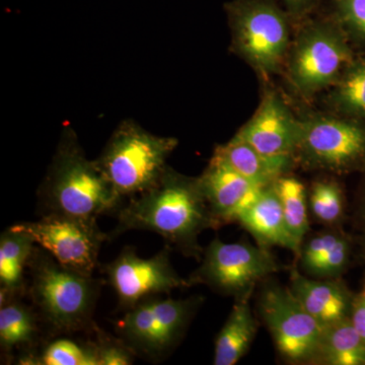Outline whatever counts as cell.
Instances as JSON below:
<instances>
[{
    "label": "cell",
    "instance_id": "1",
    "mask_svg": "<svg viewBox=\"0 0 365 365\" xmlns=\"http://www.w3.org/2000/svg\"><path fill=\"white\" fill-rule=\"evenodd\" d=\"M116 213L110 239L129 230L155 232L169 247L196 259L202 253L199 235L216 228L199 177L184 176L170 167L155 186L129 199Z\"/></svg>",
    "mask_w": 365,
    "mask_h": 365
},
{
    "label": "cell",
    "instance_id": "2",
    "mask_svg": "<svg viewBox=\"0 0 365 365\" xmlns=\"http://www.w3.org/2000/svg\"><path fill=\"white\" fill-rule=\"evenodd\" d=\"M38 197L43 215L60 213L88 220L116 213L123 201L97 160L86 157L69 127L62 132Z\"/></svg>",
    "mask_w": 365,
    "mask_h": 365
},
{
    "label": "cell",
    "instance_id": "3",
    "mask_svg": "<svg viewBox=\"0 0 365 365\" xmlns=\"http://www.w3.org/2000/svg\"><path fill=\"white\" fill-rule=\"evenodd\" d=\"M28 271L26 294L46 332L51 336L93 333L102 280L66 268L38 245Z\"/></svg>",
    "mask_w": 365,
    "mask_h": 365
},
{
    "label": "cell",
    "instance_id": "4",
    "mask_svg": "<svg viewBox=\"0 0 365 365\" xmlns=\"http://www.w3.org/2000/svg\"><path fill=\"white\" fill-rule=\"evenodd\" d=\"M178 144L175 137L155 135L127 119L118 125L97 162L118 195L133 198L157 184Z\"/></svg>",
    "mask_w": 365,
    "mask_h": 365
},
{
    "label": "cell",
    "instance_id": "5",
    "mask_svg": "<svg viewBox=\"0 0 365 365\" xmlns=\"http://www.w3.org/2000/svg\"><path fill=\"white\" fill-rule=\"evenodd\" d=\"M295 158L311 169L337 174L365 168V124L348 117L316 116L300 121Z\"/></svg>",
    "mask_w": 365,
    "mask_h": 365
},
{
    "label": "cell",
    "instance_id": "6",
    "mask_svg": "<svg viewBox=\"0 0 365 365\" xmlns=\"http://www.w3.org/2000/svg\"><path fill=\"white\" fill-rule=\"evenodd\" d=\"M234 51L256 71L271 73L287 58L289 28L277 7L266 1H247L230 14Z\"/></svg>",
    "mask_w": 365,
    "mask_h": 365
},
{
    "label": "cell",
    "instance_id": "7",
    "mask_svg": "<svg viewBox=\"0 0 365 365\" xmlns=\"http://www.w3.org/2000/svg\"><path fill=\"white\" fill-rule=\"evenodd\" d=\"M11 227L30 235L66 268L86 276H93L101 248L110 241L97 220L60 213H47L35 222H18Z\"/></svg>",
    "mask_w": 365,
    "mask_h": 365
},
{
    "label": "cell",
    "instance_id": "8",
    "mask_svg": "<svg viewBox=\"0 0 365 365\" xmlns=\"http://www.w3.org/2000/svg\"><path fill=\"white\" fill-rule=\"evenodd\" d=\"M202 263L190 275V287L205 284L223 294L241 295L258 281L281 270L268 249L247 242L215 239L203 255Z\"/></svg>",
    "mask_w": 365,
    "mask_h": 365
},
{
    "label": "cell",
    "instance_id": "9",
    "mask_svg": "<svg viewBox=\"0 0 365 365\" xmlns=\"http://www.w3.org/2000/svg\"><path fill=\"white\" fill-rule=\"evenodd\" d=\"M344 31L317 25L300 34L288 60V76L304 96L333 86L353 61Z\"/></svg>",
    "mask_w": 365,
    "mask_h": 365
},
{
    "label": "cell",
    "instance_id": "10",
    "mask_svg": "<svg viewBox=\"0 0 365 365\" xmlns=\"http://www.w3.org/2000/svg\"><path fill=\"white\" fill-rule=\"evenodd\" d=\"M260 314L280 354L290 362L314 361L324 328L292 289L271 284L262 292Z\"/></svg>",
    "mask_w": 365,
    "mask_h": 365
},
{
    "label": "cell",
    "instance_id": "11",
    "mask_svg": "<svg viewBox=\"0 0 365 365\" xmlns=\"http://www.w3.org/2000/svg\"><path fill=\"white\" fill-rule=\"evenodd\" d=\"M108 283L116 294L118 309L127 312L148 297L180 288L190 287L173 267L169 250L151 258H140L134 247H125L114 260L106 265Z\"/></svg>",
    "mask_w": 365,
    "mask_h": 365
},
{
    "label": "cell",
    "instance_id": "12",
    "mask_svg": "<svg viewBox=\"0 0 365 365\" xmlns=\"http://www.w3.org/2000/svg\"><path fill=\"white\" fill-rule=\"evenodd\" d=\"M235 136L251 144L266 157L294 160L299 145L300 121L282 98L270 91L262 100L254 116Z\"/></svg>",
    "mask_w": 365,
    "mask_h": 365
},
{
    "label": "cell",
    "instance_id": "13",
    "mask_svg": "<svg viewBox=\"0 0 365 365\" xmlns=\"http://www.w3.org/2000/svg\"><path fill=\"white\" fill-rule=\"evenodd\" d=\"M216 228L237 218L260 196L265 187L250 181L217 158H211L199 177ZM268 187V186H267Z\"/></svg>",
    "mask_w": 365,
    "mask_h": 365
},
{
    "label": "cell",
    "instance_id": "14",
    "mask_svg": "<svg viewBox=\"0 0 365 365\" xmlns=\"http://www.w3.org/2000/svg\"><path fill=\"white\" fill-rule=\"evenodd\" d=\"M292 292L307 313L323 327L334 325L350 314L353 295L340 280H312L292 272Z\"/></svg>",
    "mask_w": 365,
    "mask_h": 365
},
{
    "label": "cell",
    "instance_id": "15",
    "mask_svg": "<svg viewBox=\"0 0 365 365\" xmlns=\"http://www.w3.org/2000/svg\"><path fill=\"white\" fill-rule=\"evenodd\" d=\"M237 222L253 235L262 248L281 247L299 255L274 184L263 189L258 199L237 218Z\"/></svg>",
    "mask_w": 365,
    "mask_h": 365
},
{
    "label": "cell",
    "instance_id": "16",
    "mask_svg": "<svg viewBox=\"0 0 365 365\" xmlns=\"http://www.w3.org/2000/svg\"><path fill=\"white\" fill-rule=\"evenodd\" d=\"M213 157L261 187L270 186L284 176L294 160L266 157L237 136L227 143L217 146Z\"/></svg>",
    "mask_w": 365,
    "mask_h": 365
},
{
    "label": "cell",
    "instance_id": "17",
    "mask_svg": "<svg viewBox=\"0 0 365 365\" xmlns=\"http://www.w3.org/2000/svg\"><path fill=\"white\" fill-rule=\"evenodd\" d=\"M115 330L118 337L121 338L135 355L150 360H160L167 355L151 297L125 312L124 316L118 319Z\"/></svg>",
    "mask_w": 365,
    "mask_h": 365
},
{
    "label": "cell",
    "instance_id": "18",
    "mask_svg": "<svg viewBox=\"0 0 365 365\" xmlns=\"http://www.w3.org/2000/svg\"><path fill=\"white\" fill-rule=\"evenodd\" d=\"M39 317L33 306L16 297L0 304V348L2 355L11 357L26 353L40 352L37 347L41 340Z\"/></svg>",
    "mask_w": 365,
    "mask_h": 365
},
{
    "label": "cell",
    "instance_id": "19",
    "mask_svg": "<svg viewBox=\"0 0 365 365\" xmlns=\"http://www.w3.org/2000/svg\"><path fill=\"white\" fill-rule=\"evenodd\" d=\"M36 242L9 227L0 235V304L26 294V272Z\"/></svg>",
    "mask_w": 365,
    "mask_h": 365
},
{
    "label": "cell",
    "instance_id": "20",
    "mask_svg": "<svg viewBox=\"0 0 365 365\" xmlns=\"http://www.w3.org/2000/svg\"><path fill=\"white\" fill-rule=\"evenodd\" d=\"M254 288L237 297L232 312L215 339V365H235L248 352L257 333L250 297Z\"/></svg>",
    "mask_w": 365,
    "mask_h": 365
},
{
    "label": "cell",
    "instance_id": "21",
    "mask_svg": "<svg viewBox=\"0 0 365 365\" xmlns=\"http://www.w3.org/2000/svg\"><path fill=\"white\" fill-rule=\"evenodd\" d=\"M314 361L330 365H365V341L349 317L324 329Z\"/></svg>",
    "mask_w": 365,
    "mask_h": 365
},
{
    "label": "cell",
    "instance_id": "22",
    "mask_svg": "<svg viewBox=\"0 0 365 365\" xmlns=\"http://www.w3.org/2000/svg\"><path fill=\"white\" fill-rule=\"evenodd\" d=\"M331 103L340 114L365 120V58L353 60L333 85Z\"/></svg>",
    "mask_w": 365,
    "mask_h": 365
},
{
    "label": "cell",
    "instance_id": "23",
    "mask_svg": "<svg viewBox=\"0 0 365 365\" xmlns=\"http://www.w3.org/2000/svg\"><path fill=\"white\" fill-rule=\"evenodd\" d=\"M153 311L162 330L163 344L169 353L178 344L197 307L200 297L187 299H162L158 295L151 297Z\"/></svg>",
    "mask_w": 365,
    "mask_h": 365
},
{
    "label": "cell",
    "instance_id": "24",
    "mask_svg": "<svg viewBox=\"0 0 365 365\" xmlns=\"http://www.w3.org/2000/svg\"><path fill=\"white\" fill-rule=\"evenodd\" d=\"M279 197L288 230L299 250L309 230L307 190L297 178L282 176L274 182Z\"/></svg>",
    "mask_w": 365,
    "mask_h": 365
},
{
    "label": "cell",
    "instance_id": "25",
    "mask_svg": "<svg viewBox=\"0 0 365 365\" xmlns=\"http://www.w3.org/2000/svg\"><path fill=\"white\" fill-rule=\"evenodd\" d=\"M40 365H98L97 348L93 341L81 343L58 338L43 346Z\"/></svg>",
    "mask_w": 365,
    "mask_h": 365
},
{
    "label": "cell",
    "instance_id": "26",
    "mask_svg": "<svg viewBox=\"0 0 365 365\" xmlns=\"http://www.w3.org/2000/svg\"><path fill=\"white\" fill-rule=\"evenodd\" d=\"M309 199L312 213L319 222L335 225L344 215V196L335 182H316Z\"/></svg>",
    "mask_w": 365,
    "mask_h": 365
},
{
    "label": "cell",
    "instance_id": "27",
    "mask_svg": "<svg viewBox=\"0 0 365 365\" xmlns=\"http://www.w3.org/2000/svg\"><path fill=\"white\" fill-rule=\"evenodd\" d=\"M96 348H97L98 365H130L134 364L135 354L121 338L113 337L102 329L96 326Z\"/></svg>",
    "mask_w": 365,
    "mask_h": 365
},
{
    "label": "cell",
    "instance_id": "28",
    "mask_svg": "<svg viewBox=\"0 0 365 365\" xmlns=\"http://www.w3.org/2000/svg\"><path fill=\"white\" fill-rule=\"evenodd\" d=\"M351 246L345 235H340L335 244L311 268L309 274L319 277H337L349 264Z\"/></svg>",
    "mask_w": 365,
    "mask_h": 365
},
{
    "label": "cell",
    "instance_id": "29",
    "mask_svg": "<svg viewBox=\"0 0 365 365\" xmlns=\"http://www.w3.org/2000/svg\"><path fill=\"white\" fill-rule=\"evenodd\" d=\"M346 35L365 43V0H338Z\"/></svg>",
    "mask_w": 365,
    "mask_h": 365
},
{
    "label": "cell",
    "instance_id": "30",
    "mask_svg": "<svg viewBox=\"0 0 365 365\" xmlns=\"http://www.w3.org/2000/svg\"><path fill=\"white\" fill-rule=\"evenodd\" d=\"M340 235L337 232H326L312 237L306 246L300 250L299 256L302 268L309 272L323 255L335 244Z\"/></svg>",
    "mask_w": 365,
    "mask_h": 365
},
{
    "label": "cell",
    "instance_id": "31",
    "mask_svg": "<svg viewBox=\"0 0 365 365\" xmlns=\"http://www.w3.org/2000/svg\"><path fill=\"white\" fill-rule=\"evenodd\" d=\"M349 319L355 330L365 341V283L361 289L353 295Z\"/></svg>",
    "mask_w": 365,
    "mask_h": 365
},
{
    "label": "cell",
    "instance_id": "32",
    "mask_svg": "<svg viewBox=\"0 0 365 365\" xmlns=\"http://www.w3.org/2000/svg\"><path fill=\"white\" fill-rule=\"evenodd\" d=\"M285 1L294 11H299L302 7L309 4V0H285Z\"/></svg>",
    "mask_w": 365,
    "mask_h": 365
},
{
    "label": "cell",
    "instance_id": "33",
    "mask_svg": "<svg viewBox=\"0 0 365 365\" xmlns=\"http://www.w3.org/2000/svg\"><path fill=\"white\" fill-rule=\"evenodd\" d=\"M364 215L365 217V195H364Z\"/></svg>",
    "mask_w": 365,
    "mask_h": 365
},
{
    "label": "cell",
    "instance_id": "34",
    "mask_svg": "<svg viewBox=\"0 0 365 365\" xmlns=\"http://www.w3.org/2000/svg\"><path fill=\"white\" fill-rule=\"evenodd\" d=\"M365 247V246H364Z\"/></svg>",
    "mask_w": 365,
    "mask_h": 365
}]
</instances>
